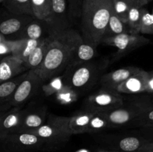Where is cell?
Here are the masks:
<instances>
[{"instance_id":"6da1fadb","label":"cell","mask_w":153,"mask_h":152,"mask_svg":"<svg viewBox=\"0 0 153 152\" xmlns=\"http://www.w3.org/2000/svg\"><path fill=\"white\" fill-rule=\"evenodd\" d=\"M49 37L50 41L44 60L34 69L43 81L67 69L73 61L78 46L83 40L82 36L71 28Z\"/></svg>"},{"instance_id":"7a4b0ae2","label":"cell","mask_w":153,"mask_h":152,"mask_svg":"<svg viewBox=\"0 0 153 152\" xmlns=\"http://www.w3.org/2000/svg\"><path fill=\"white\" fill-rule=\"evenodd\" d=\"M113 7L114 0H99L82 11L81 30L85 42L96 47L102 43Z\"/></svg>"},{"instance_id":"3957f363","label":"cell","mask_w":153,"mask_h":152,"mask_svg":"<svg viewBox=\"0 0 153 152\" xmlns=\"http://www.w3.org/2000/svg\"><path fill=\"white\" fill-rule=\"evenodd\" d=\"M70 117L49 115L47 122L30 134H35L46 141L49 150L59 148L73 135L70 128Z\"/></svg>"},{"instance_id":"277c9868","label":"cell","mask_w":153,"mask_h":152,"mask_svg":"<svg viewBox=\"0 0 153 152\" xmlns=\"http://www.w3.org/2000/svg\"><path fill=\"white\" fill-rule=\"evenodd\" d=\"M101 68L91 61L71 63L63 77L64 85L73 90H85L91 87L99 77Z\"/></svg>"},{"instance_id":"5b68a950","label":"cell","mask_w":153,"mask_h":152,"mask_svg":"<svg viewBox=\"0 0 153 152\" xmlns=\"http://www.w3.org/2000/svg\"><path fill=\"white\" fill-rule=\"evenodd\" d=\"M0 144L11 152H35L49 151L46 141L30 133L10 134L0 139Z\"/></svg>"},{"instance_id":"8992f818","label":"cell","mask_w":153,"mask_h":152,"mask_svg":"<svg viewBox=\"0 0 153 152\" xmlns=\"http://www.w3.org/2000/svg\"><path fill=\"white\" fill-rule=\"evenodd\" d=\"M147 100H136L130 104L104 113L106 119L108 121L110 128L122 127L126 125H137V121L140 116L142 110Z\"/></svg>"},{"instance_id":"52a82bcc","label":"cell","mask_w":153,"mask_h":152,"mask_svg":"<svg viewBox=\"0 0 153 152\" xmlns=\"http://www.w3.org/2000/svg\"><path fill=\"white\" fill-rule=\"evenodd\" d=\"M123 98L117 91L102 89L90 95L85 101V109L93 113H106L121 107Z\"/></svg>"},{"instance_id":"ba28073f","label":"cell","mask_w":153,"mask_h":152,"mask_svg":"<svg viewBox=\"0 0 153 152\" xmlns=\"http://www.w3.org/2000/svg\"><path fill=\"white\" fill-rule=\"evenodd\" d=\"M43 80L34 69L25 72V75L10 96L9 104L10 107H20L33 95H35L42 86Z\"/></svg>"},{"instance_id":"9c48e42d","label":"cell","mask_w":153,"mask_h":152,"mask_svg":"<svg viewBox=\"0 0 153 152\" xmlns=\"http://www.w3.org/2000/svg\"><path fill=\"white\" fill-rule=\"evenodd\" d=\"M102 43L117 48V51L115 58L116 59H120L134 49L149 43L150 40L141 35V34H133L130 33H123L114 37L104 39Z\"/></svg>"},{"instance_id":"30bf717a","label":"cell","mask_w":153,"mask_h":152,"mask_svg":"<svg viewBox=\"0 0 153 152\" xmlns=\"http://www.w3.org/2000/svg\"><path fill=\"white\" fill-rule=\"evenodd\" d=\"M67 0H52L50 15L46 21L49 36L70 28Z\"/></svg>"},{"instance_id":"8fae6325","label":"cell","mask_w":153,"mask_h":152,"mask_svg":"<svg viewBox=\"0 0 153 152\" xmlns=\"http://www.w3.org/2000/svg\"><path fill=\"white\" fill-rule=\"evenodd\" d=\"M34 17L28 15H16L9 12V14L0 19V34L9 36L19 34Z\"/></svg>"},{"instance_id":"7c38bea8","label":"cell","mask_w":153,"mask_h":152,"mask_svg":"<svg viewBox=\"0 0 153 152\" xmlns=\"http://www.w3.org/2000/svg\"><path fill=\"white\" fill-rule=\"evenodd\" d=\"M138 67L128 66L118 69L113 72L105 74L100 79V83L103 89L112 91H117V88L124 81L129 78L140 70Z\"/></svg>"},{"instance_id":"4fadbf2b","label":"cell","mask_w":153,"mask_h":152,"mask_svg":"<svg viewBox=\"0 0 153 152\" xmlns=\"http://www.w3.org/2000/svg\"><path fill=\"white\" fill-rule=\"evenodd\" d=\"M28 70L25 63L13 55H6L0 61V83L17 77Z\"/></svg>"},{"instance_id":"5bb4252c","label":"cell","mask_w":153,"mask_h":152,"mask_svg":"<svg viewBox=\"0 0 153 152\" xmlns=\"http://www.w3.org/2000/svg\"><path fill=\"white\" fill-rule=\"evenodd\" d=\"M46 118V110L45 107L34 111L24 110L20 122L12 134L16 133H30L45 123Z\"/></svg>"},{"instance_id":"9a60e30c","label":"cell","mask_w":153,"mask_h":152,"mask_svg":"<svg viewBox=\"0 0 153 152\" xmlns=\"http://www.w3.org/2000/svg\"><path fill=\"white\" fill-rule=\"evenodd\" d=\"M148 75L149 72L140 69L119 86L117 92L121 94H137L146 92Z\"/></svg>"},{"instance_id":"2e32d148","label":"cell","mask_w":153,"mask_h":152,"mask_svg":"<svg viewBox=\"0 0 153 152\" xmlns=\"http://www.w3.org/2000/svg\"><path fill=\"white\" fill-rule=\"evenodd\" d=\"M24 110L20 107H13L5 111L0 118V139L13 133L20 122Z\"/></svg>"},{"instance_id":"e0dca14e","label":"cell","mask_w":153,"mask_h":152,"mask_svg":"<svg viewBox=\"0 0 153 152\" xmlns=\"http://www.w3.org/2000/svg\"><path fill=\"white\" fill-rule=\"evenodd\" d=\"M47 33L49 36V26L46 21L34 18L25 26L22 32L19 35V39H32V40H41L45 38L44 34Z\"/></svg>"},{"instance_id":"ac0fdd59","label":"cell","mask_w":153,"mask_h":152,"mask_svg":"<svg viewBox=\"0 0 153 152\" xmlns=\"http://www.w3.org/2000/svg\"><path fill=\"white\" fill-rule=\"evenodd\" d=\"M25 75V72L22 75H18L17 77L10 80L0 83V112L6 111L10 109L9 100L10 96L18 85L19 84Z\"/></svg>"},{"instance_id":"d6986e66","label":"cell","mask_w":153,"mask_h":152,"mask_svg":"<svg viewBox=\"0 0 153 152\" xmlns=\"http://www.w3.org/2000/svg\"><path fill=\"white\" fill-rule=\"evenodd\" d=\"M49 41H50L49 36L40 40L38 46L36 47L34 52L31 54L26 62L25 63V66L28 70L36 69L41 65L47 52Z\"/></svg>"},{"instance_id":"ffe728a7","label":"cell","mask_w":153,"mask_h":152,"mask_svg":"<svg viewBox=\"0 0 153 152\" xmlns=\"http://www.w3.org/2000/svg\"><path fill=\"white\" fill-rule=\"evenodd\" d=\"M95 113L84 110L70 117V128L73 134H81L87 133L90 122Z\"/></svg>"},{"instance_id":"44dd1931","label":"cell","mask_w":153,"mask_h":152,"mask_svg":"<svg viewBox=\"0 0 153 152\" xmlns=\"http://www.w3.org/2000/svg\"><path fill=\"white\" fill-rule=\"evenodd\" d=\"M40 41V40H32L28 38L16 40V45L11 55L17 57L21 61L25 63L31 54L38 46Z\"/></svg>"},{"instance_id":"7402d4cb","label":"cell","mask_w":153,"mask_h":152,"mask_svg":"<svg viewBox=\"0 0 153 152\" xmlns=\"http://www.w3.org/2000/svg\"><path fill=\"white\" fill-rule=\"evenodd\" d=\"M3 5L13 14L34 16L31 0H4Z\"/></svg>"},{"instance_id":"603a6c76","label":"cell","mask_w":153,"mask_h":152,"mask_svg":"<svg viewBox=\"0 0 153 152\" xmlns=\"http://www.w3.org/2000/svg\"><path fill=\"white\" fill-rule=\"evenodd\" d=\"M123 33H130L129 28H128L127 24L124 23L117 16L116 13L113 10V13L111 16L110 19H109L107 28L105 31L102 40L106 38H110V37H114L115 36L119 35V34H123Z\"/></svg>"},{"instance_id":"cb8c5ba5","label":"cell","mask_w":153,"mask_h":152,"mask_svg":"<svg viewBox=\"0 0 153 152\" xmlns=\"http://www.w3.org/2000/svg\"><path fill=\"white\" fill-rule=\"evenodd\" d=\"M148 140L137 137H126L120 139L115 142V147L118 151L121 152H137L140 148Z\"/></svg>"},{"instance_id":"d4e9b609","label":"cell","mask_w":153,"mask_h":152,"mask_svg":"<svg viewBox=\"0 0 153 152\" xmlns=\"http://www.w3.org/2000/svg\"><path fill=\"white\" fill-rule=\"evenodd\" d=\"M97 53V47L82 40L78 46L72 63H85L91 61Z\"/></svg>"},{"instance_id":"484cf974","label":"cell","mask_w":153,"mask_h":152,"mask_svg":"<svg viewBox=\"0 0 153 152\" xmlns=\"http://www.w3.org/2000/svg\"><path fill=\"white\" fill-rule=\"evenodd\" d=\"M52 0H31L34 18L47 21L51 12Z\"/></svg>"},{"instance_id":"4316f807","label":"cell","mask_w":153,"mask_h":152,"mask_svg":"<svg viewBox=\"0 0 153 152\" xmlns=\"http://www.w3.org/2000/svg\"><path fill=\"white\" fill-rule=\"evenodd\" d=\"M143 7L139 8L135 6H131L128 10L127 25L129 28L130 34H140L141 26V18Z\"/></svg>"},{"instance_id":"83f0119b","label":"cell","mask_w":153,"mask_h":152,"mask_svg":"<svg viewBox=\"0 0 153 152\" xmlns=\"http://www.w3.org/2000/svg\"><path fill=\"white\" fill-rule=\"evenodd\" d=\"M108 128H110V125L104 113H97L91 119L87 133L99 132Z\"/></svg>"},{"instance_id":"f1b7e54d","label":"cell","mask_w":153,"mask_h":152,"mask_svg":"<svg viewBox=\"0 0 153 152\" xmlns=\"http://www.w3.org/2000/svg\"><path fill=\"white\" fill-rule=\"evenodd\" d=\"M151 125H153V104L147 100L137 121V126L146 128Z\"/></svg>"},{"instance_id":"f546056e","label":"cell","mask_w":153,"mask_h":152,"mask_svg":"<svg viewBox=\"0 0 153 152\" xmlns=\"http://www.w3.org/2000/svg\"><path fill=\"white\" fill-rule=\"evenodd\" d=\"M131 7L125 0H114V12L126 24H127L128 10Z\"/></svg>"},{"instance_id":"4dcf8cb0","label":"cell","mask_w":153,"mask_h":152,"mask_svg":"<svg viewBox=\"0 0 153 152\" xmlns=\"http://www.w3.org/2000/svg\"><path fill=\"white\" fill-rule=\"evenodd\" d=\"M140 34H153V14L143 7Z\"/></svg>"},{"instance_id":"1f68e13d","label":"cell","mask_w":153,"mask_h":152,"mask_svg":"<svg viewBox=\"0 0 153 152\" xmlns=\"http://www.w3.org/2000/svg\"><path fill=\"white\" fill-rule=\"evenodd\" d=\"M85 0H69V19L81 17Z\"/></svg>"},{"instance_id":"d6a6232c","label":"cell","mask_w":153,"mask_h":152,"mask_svg":"<svg viewBox=\"0 0 153 152\" xmlns=\"http://www.w3.org/2000/svg\"><path fill=\"white\" fill-rule=\"evenodd\" d=\"M146 92L153 94V72H149L146 83Z\"/></svg>"},{"instance_id":"836d02e7","label":"cell","mask_w":153,"mask_h":152,"mask_svg":"<svg viewBox=\"0 0 153 152\" xmlns=\"http://www.w3.org/2000/svg\"><path fill=\"white\" fill-rule=\"evenodd\" d=\"M137 152H153V141L145 143Z\"/></svg>"},{"instance_id":"e575fe53","label":"cell","mask_w":153,"mask_h":152,"mask_svg":"<svg viewBox=\"0 0 153 152\" xmlns=\"http://www.w3.org/2000/svg\"><path fill=\"white\" fill-rule=\"evenodd\" d=\"M151 1H152V0H134V6L139 7V8H141Z\"/></svg>"},{"instance_id":"d590c367","label":"cell","mask_w":153,"mask_h":152,"mask_svg":"<svg viewBox=\"0 0 153 152\" xmlns=\"http://www.w3.org/2000/svg\"><path fill=\"white\" fill-rule=\"evenodd\" d=\"M97 1H99V0H85L83 4V8H82V11H83L84 10H85V9L88 8L90 6L92 5L94 3L97 2Z\"/></svg>"},{"instance_id":"8d00e7d4","label":"cell","mask_w":153,"mask_h":152,"mask_svg":"<svg viewBox=\"0 0 153 152\" xmlns=\"http://www.w3.org/2000/svg\"><path fill=\"white\" fill-rule=\"evenodd\" d=\"M144 128L146 130V131H148V132L153 137V125H151V126L149 127H146V128Z\"/></svg>"},{"instance_id":"74e56055","label":"cell","mask_w":153,"mask_h":152,"mask_svg":"<svg viewBox=\"0 0 153 152\" xmlns=\"http://www.w3.org/2000/svg\"><path fill=\"white\" fill-rule=\"evenodd\" d=\"M130 6H133L134 5V0H125Z\"/></svg>"},{"instance_id":"f35d334b","label":"cell","mask_w":153,"mask_h":152,"mask_svg":"<svg viewBox=\"0 0 153 152\" xmlns=\"http://www.w3.org/2000/svg\"><path fill=\"white\" fill-rule=\"evenodd\" d=\"M98 152H121V151H110V150H100L98 151Z\"/></svg>"},{"instance_id":"ab89813d","label":"cell","mask_w":153,"mask_h":152,"mask_svg":"<svg viewBox=\"0 0 153 152\" xmlns=\"http://www.w3.org/2000/svg\"><path fill=\"white\" fill-rule=\"evenodd\" d=\"M6 39L4 38V37L3 35H1V34H0V43H1V42H3L4 40H5Z\"/></svg>"},{"instance_id":"60d3db41","label":"cell","mask_w":153,"mask_h":152,"mask_svg":"<svg viewBox=\"0 0 153 152\" xmlns=\"http://www.w3.org/2000/svg\"><path fill=\"white\" fill-rule=\"evenodd\" d=\"M6 111H7V110H6ZM4 113H5V111H1V112H0V118H1V116H3V114H4Z\"/></svg>"},{"instance_id":"b9f144b4","label":"cell","mask_w":153,"mask_h":152,"mask_svg":"<svg viewBox=\"0 0 153 152\" xmlns=\"http://www.w3.org/2000/svg\"><path fill=\"white\" fill-rule=\"evenodd\" d=\"M3 58L2 56H0V61H1V58Z\"/></svg>"},{"instance_id":"7bdbcfd3","label":"cell","mask_w":153,"mask_h":152,"mask_svg":"<svg viewBox=\"0 0 153 152\" xmlns=\"http://www.w3.org/2000/svg\"><path fill=\"white\" fill-rule=\"evenodd\" d=\"M152 13L153 14V8H152Z\"/></svg>"}]
</instances>
